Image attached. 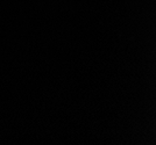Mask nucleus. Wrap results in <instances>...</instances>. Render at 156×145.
<instances>
[]
</instances>
